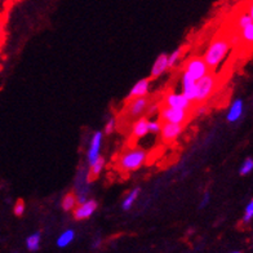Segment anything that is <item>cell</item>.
<instances>
[{"label":"cell","mask_w":253,"mask_h":253,"mask_svg":"<svg viewBox=\"0 0 253 253\" xmlns=\"http://www.w3.org/2000/svg\"><path fill=\"white\" fill-rule=\"evenodd\" d=\"M231 50V40L226 37H217L210 43L208 48L203 54V60L210 67V70H214L226 60Z\"/></svg>","instance_id":"obj_1"},{"label":"cell","mask_w":253,"mask_h":253,"mask_svg":"<svg viewBox=\"0 0 253 253\" xmlns=\"http://www.w3.org/2000/svg\"><path fill=\"white\" fill-rule=\"evenodd\" d=\"M147 157L149 155H147L146 150H143L141 147L128 149L118 158V169L124 172V173L134 172V170L140 169L141 167L146 163Z\"/></svg>","instance_id":"obj_2"},{"label":"cell","mask_w":253,"mask_h":253,"mask_svg":"<svg viewBox=\"0 0 253 253\" xmlns=\"http://www.w3.org/2000/svg\"><path fill=\"white\" fill-rule=\"evenodd\" d=\"M217 77L214 74H206L204 77L197 80L195 88H197V97H195V103L194 105H203L207 101L210 100L214 90L217 88Z\"/></svg>","instance_id":"obj_3"},{"label":"cell","mask_w":253,"mask_h":253,"mask_svg":"<svg viewBox=\"0 0 253 253\" xmlns=\"http://www.w3.org/2000/svg\"><path fill=\"white\" fill-rule=\"evenodd\" d=\"M208 73H210V67L207 66V63L204 62L203 57L194 56L185 63L181 80L195 83L197 80H199L200 78L204 77Z\"/></svg>","instance_id":"obj_4"},{"label":"cell","mask_w":253,"mask_h":253,"mask_svg":"<svg viewBox=\"0 0 253 253\" xmlns=\"http://www.w3.org/2000/svg\"><path fill=\"white\" fill-rule=\"evenodd\" d=\"M159 119L166 123H177L185 126L190 119V110L162 105V107H159Z\"/></svg>","instance_id":"obj_5"},{"label":"cell","mask_w":253,"mask_h":253,"mask_svg":"<svg viewBox=\"0 0 253 253\" xmlns=\"http://www.w3.org/2000/svg\"><path fill=\"white\" fill-rule=\"evenodd\" d=\"M126 102V117L133 120L143 115L150 106V100L147 97H137Z\"/></svg>","instance_id":"obj_6"},{"label":"cell","mask_w":253,"mask_h":253,"mask_svg":"<svg viewBox=\"0 0 253 253\" xmlns=\"http://www.w3.org/2000/svg\"><path fill=\"white\" fill-rule=\"evenodd\" d=\"M97 208H98V203H97L96 200L88 198L87 200L77 204V207L73 210V216L77 221L88 220V218L93 216Z\"/></svg>","instance_id":"obj_7"},{"label":"cell","mask_w":253,"mask_h":253,"mask_svg":"<svg viewBox=\"0 0 253 253\" xmlns=\"http://www.w3.org/2000/svg\"><path fill=\"white\" fill-rule=\"evenodd\" d=\"M164 106L176 107V109H183V110H190L193 107V103L186 98V96L182 92H169L167 93L163 98Z\"/></svg>","instance_id":"obj_8"},{"label":"cell","mask_w":253,"mask_h":253,"mask_svg":"<svg viewBox=\"0 0 253 253\" xmlns=\"http://www.w3.org/2000/svg\"><path fill=\"white\" fill-rule=\"evenodd\" d=\"M183 128H185L183 124L162 122V128H160L159 133L164 142H173L174 140H177L182 134Z\"/></svg>","instance_id":"obj_9"},{"label":"cell","mask_w":253,"mask_h":253,"mask_svg":"<svg viewBox=\"0 0 253 253\" xmlns=\"http://www.w3.org/2000/svg\"><path fill=\"white\" fill-rule=\"evenodd\" d=\"M102 141H103V132L97 130L94 132L92 138H90L89 147L87 151V162L88 166L93 163L94 160L98 157H101V147H102Z\"/></svg>","instance_id":"obj_10"},{"label":"cell","mask_w":253,"mask_h":253,"mask_svg":"<svg viewBox=\"0 0 253 253\" xmlns=\"http://www.w3.org/2000/svg\"><path fill=\"white\" fill-rule=\"evenodd\" d=\"M244 110H246V105L242 98H235L233 102L230 103L229 110L226 114V120L229 123H238L244 115Z\"/></svg>","instance_id":"obj_11"},{"label":"cell","mask_w":253,"mask_h":253,"mask_svg":"<svg viewBox=\"0 0 253 253\" xmlns=\"http://www.w3.org/2000/svg\"><path fill=\"white\" fill-rule=\"evenodd\" d=\"M150 87H151V79L150 78H145V79L138 80L134 84L132 89L129 90V93L126 96V101H129L132 98H137V97H146L150 93Z\"/></svg>","instance_id":"obj_12"},{"label":"cell","mask_w":253,"mask_h":253,"mask_svg":"<svg viewBox=\"0 0 253 253\" xmlns=\"http://www.w3.org/2000/svg\"><path fill=\"white\" fill-rule=\"evenodd\" d=\"M169 70L168 67V53H162L157 57V60L154 61L150 71V79H157L162 77L163 74Z\"/></svg>","instance_id":"obj_13"},{"label":"cell","mask_w":253,"mask_h":253,"mask_svg":"<svg viewBox=\"0 0 253 253\" xmlns=\"http://www.w3.org/2000/svg\"><path fill=\"white\" fill-rule=\"evenodd\" d=\"M149 120L145 117H140L134 119L133 124H132V128H130V134L133 137L134 140H140L143 138L149 133V126H147Z\"/></svg>","instance_id":"obj_14"},{"label":"cell","mask_w":253,"mask_h":253,"mask_svg":"<svg viewBox=\"0 0 253 253\" xmlns=\"http://www.w3.org/2000/svg\"><path fill=\"white\" fill-rule=\"evenodd\" d=\"M75 237H77V234H75L73 229L63 230L62 233L58 235V238H57V247L58 248H67L75 240Z\"/></svg>","instance_id":"obj_15"},{"label":"cell","mask_w":253,"mask_h":253,"mask_svg":"<svg viewBox=\"0 0 253 253\" xmlns=\"http://www.w3.org/2000/svg\"><path fill=\"white\" fill-rule=\"evenodd\" d=\"M105 164H106V160L105 158L101 155V157L97 158L93 163L89 166V172H88V177L89 180H94V178H98L100 174L102 173L103 168H105Z\"/></svg>","instance_id":"obj_16"},{"label":"cell","mask_w":253,"mask_h":253,"mask_svg":"<svg viewBox=\"0 0 253 253\" xmlns=\"http://www.w3.org/2000/svg\"><path fill=\"white\" fill-rule=\"evenodd\" d=\"M140 194H141L140 187H134V189L130 190L129 193L126 194V198L123 199V203H122V210L126 211H126H129L130 208L133 207L134 202L138 199Z\"/></svg>","instance_id":"obj_17"},{"label":"cell","mask_w":253,"mask_h":253,"mask_svg":"<svg viewBox=\"0 0 253 253\" xmlns=\"http://www.w3.org/2000/svg\"><path fill=\"white\" fill-rule=\"evenodd\" d=\"M40 244H42V233L37 231L26 238V248L29 252H37L39 251Z\"/></svg>","instance_id":"obj_18"},{"label":"cell","mask_w":253,"mask_h":253,"mask_svg":"<svg viewBox=\"0 0 253 253\" xmlns=\"http://www.w3.org/2000/svg\"><path fill=\"white\" fill-rule=\"evenodd\" d=\"M77 204L78 200L74 193L66 194V195L62 198V202H61V207H62V210L65 211V212H73V210L77 207Z\"/></svg>","instance_id":"obj_19"},{"label":"cell","mask_w":253,"mask_h":253,"mask_svg":"<svg viewBox=\"0 0 253 253\" xmlns=\"http://www.w3.org/2000/svg\"><path fill=\"white\" fill-rule=\"evenodd\" d=\"M183 50H185V48L180 47L168 54V67L169 69H174L180 65V61L183 56Z\"/></svg>","instance_id":"obj_20"},{"label":"cell","mask_w":253,"mask_h":253,"mask_svg":"<svg viewBox=\"0 0 253 253\" xmlns=\"http://www.w3.org/2000/svg\"><path fill=\"white\" fill-rule=\"evenodd\" d=\"M253 220V200L251 199L248 203H247L246 208H244V213L242 217V225L243 226H248Z\"/></svg>","instance_id":"obj_21"},{"label":"cell","mask_w":253,"mask_h":253,"mask_svg":"<svg viewBox=\"0 0 253 253\" xmlns=\"http://www.w3.org/2000/svg\"><path fill=\"white\" fill-rule=\"evenodd\" d=\"M252 170H253V159L252 158H246L239 168V174L242 177H246L250 173H252Z\"/></svg>","instance_id":"obj_22"},{"label":"cell","mask_w":253,"mask_h":253,"mask_svg":"<svg viewBox=\"0 0 253 253\" xmlns=\"http://www.w3.org/2000/svg\"><path fill=\"white\" fill-rule=\"evenodd\" d=\"M117 129V119L115 118H110V119L107 120L106 124H105V128H103V134H113Z\"/></svg>","instance_id":"obj_23"},{"label":"cell","mask_w":253,"mask_h":253,"mask_svg":"<svg viewBox=\"0 0 253 253\" xmlns=\"http://www.w3.org/2000/svg\"><path fill=\"white\" fill-rule=\"evenodd\" d=\"M147 126H149V133L158 134L160 132V128H162V120L160 119L149 120Z\"/></svg>","instance_id":"obj_24"},{"label":"cell","mask_w":253,"mask_h":253,"mask_svg":"<svg viewBox=\"0 0 253 253\" xmlns=\"http://www.w3.org/2000/svg\"><path fill=\"white\" fill-rule=\"evenodd\" d=\"M25 208H26V206H25L24 202H22V200H18V202H17V203L14 204V207H13V213L16 214L17 217L24 216Z\"/></svg>","instance_id":"obj_25"},{"label":"cell","mask_w":253,"mask_h":253,"mask_svg":"<svg viewBox=\"0 0 253 253\" xmlns=\"http://www.w3.org/2000/svg\"><path fill=\"white\" fill-rule=\"evenodd\" d=\"M4 33H5V20L3 14L0 13V44L4 40Z\"/></svg>","instance_id":"obj_26"},{"label":"cell","mask_w":253,"mask_h":253,"mask_svg":"<svg viewBox=\"0 0 253 253\" xmlns=\"http://www.w3.org/2000/svg\"><path fill=\"white\" fill-rule=\"evenodd\" d=\"M210 200H211V193L210 191H206L203 195V198H202V202H200V204H199L200 208H206V207L210 204Z\"/></svg>","instance_id":"obj_27"}]
</instances>
